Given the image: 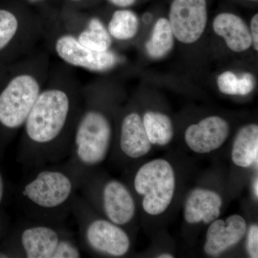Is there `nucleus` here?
<instances>
[{"label": "nucleus", "mask_w": 258, "mask_h": 258, "mask_svg": "<svg viewBox=\"0 0 258 258\" xmlns=\"http://www.w3.org/2000/svg\"><path fill=\"white\" fill-rule=\"evenodd\" d=\"M82 88L69 72L50 71L23 127L20 158L23 164L36 168L69 157Z\"/></svg>", "instance_id": "1"}, {"label": "nucleus", "mask_w": 258, "mask_h": 258, "mask_svg": "<svg viewBox=\"0 0 258 258\" xmlns=\"http://www.w3.org/2000/svg\"><path fill=\"white\" fill-rule=\"evenodd\" d=\"M35 169L20 186L24 212L30 220L63 224L71 214L81 176L66 162Z\"/></svg>", "instance_id": "2"}, {"label": "nucleus", "mask_w": 258, "mask_h": 258, "mask_svg": "<svg viewBox=\"0 0 258 258\" xmlns=\"http://www.w3.org/2000/svg\"><path fill=\"white\" fill-rule=\"evenodd\" d=\"M109 115L101 108L91 88H82V101L66 161L80 176L92 171L108 157L113 143Z\"/></svg>", "instance_id": "3"}, {"label": "nucleus", "mask_w": 258, "mask_h": 258, "mask_svg": "<svg viewBox=\"0 0 258 258\" xmlns=\"http://www.w3.org/2000/svg\"><path fill=\"white\" fill-rule=\"evenodd\" d=\"M47 52L35 50L23 57L0 91V125L5 130L23 128L50 75Z\"/></svg>", "instance_id": "4"}, {"label": "nucleus", "mask_w": 258, "mask_h": 258, "mask_svg": "<svg viewBox=\"0 0 258 258\" xmlns=\"http://www.w3.org/2000/svg\"><path fill=\"white\" fill-rule=\"evenodd\" d=\"M71 214L79 227L81 248L113 257H123L128 253L131 248L128 233L120 226L98 216L94 209L79 193L73 201Z\"/></svg>", "instance_id": "5"}, {"label": "nucleus", "mask_w": 258, "mask_h": 258, "mask_svg": "<svg viewBox=\"0 0 258 258\" xmlns=\"http://www.w3.org/2000/svg\"><path fill=\"white\" fill-rule=\"evenodd\" d=\"M79 192L92 208H98L105 218L115 225L123 227L135 217V200L121 181L108 179L99 185L91 172L85 173L80 179Z\"/></svg>", "instance_id": "6"}, {"label": "nucleus", "mask_w": 258, "mask_h": 258, "mask_svg": "<svg viewBox=\"0 0 258 258\" xmlns=\"http://www.w3.org/2000/svg\"><path fill=\"white\" fill-rule=\"evenodd\" d=\"M136 192L142 199V208L150 215L164 213L170 206L176 189L174 168L169 161L154 159L139 168L134 178Z\"/></svg>", "instance_id": "7"}, {"label": "nucleus", "mask_w": 258, "mask_h": 258, "mask_svg": "<svg viewBox=\"0 0 258 258\" xmlns=\"http://www.w3.org/2000/svg\"><path fill=\"white\" fill-rule=\"evenodd\" d=\"M30 221L23 223L16 232L14 257L53 258L60 241L72 234L63 224Z\"/></svg>", "instance_id": "8"}, {"label": "nucleus", "mask_w": 258, "mask_h": 258, "mask_svg": "<svg viewBox=\"0 0 258 258\" xmlns=\"http://www.w3.org/2000/svg\"><path fill=\"white\" fill-rule=\"evenodd\" d=\"M52 36L54 53L72 67L93 73H105L114 69L119 62V57L113 50L98 52L83 46L69 30L57 31Z\"/></svg>", "instance_id": "9"}, {"label": "nucleus", "mask_w": 258, "mask_h": 258, "mask_svg": "<svg viewBox=\"0 0 258 258\" xmlns=\"http://www.w3.org/2000/svg\"><path fill=\"white\" fill-rule=\"evenodd\" d=\"M207 0H173L169 22L174 37L183 44L195 43L208 25Z\"/></svg>", "instance_id": "10"}, {"label": "nucleus", "mask_w": 258, "mask_h": 258, "mask_svg": "<svg viewBox=\"0 0 258 258\" xmlns=\"http://www.w3.org/2000/svg\"><path fill=\"white\" fill-rule=\"evenodd\" d=\"M45 32V24L37 17L0 9V52L15 43L35 51Z\"/></svg>", "instance_id": "11"}, {"label": "nucleus", "mask_w": 258, "mask_h": 258, "mask_svg": "<svg viewBox=\"0 0 258 258\" xmlns=\"http://www.w3.org/2000/svg\"><path fill=\"white\" fill-rule=\"evenodd\" d=\"M230 134L228 122L218 115H211L198 123L189 125L185 131L184 140L187 147L198 154L216 151L225 144Z\"/></svg>", "instance_id": "12"}, {"label": "nucleus", "mask_w": 258, "mask_h": 258, "mask_svg": "<svg viewBox=\"0 0 258 258\" xmlns=\"http://www.w3.org/2000/svg\"><path fill=\"white\" fill-rule=\"evenodd\" d=\"M245 220L239 215H232L225 220H215L207 231L204 250L211 257L224 253L238 244L247 232Z\"/></svg>", "instance_id": "13"}, {"label": "nucleus", "mask_w": 258, "mask_h": 258, "mask_svg": "<svg viewBox=\"0 0 258 258\" xmlns=\"http://www.w3.org/2000/svg\"><path fill=\"white\" fill-rule=\"evenodd\" d=\"M118 147L123 155L133 159L144 157L152 149L142 117L137 112H129L122 118Z\"/></svg>", "instance_id": "14"}, {"label": "nucleus", "mask_w": 258, "mask_h": 258, "mask_svg": "<svg viewBox=\"0 0 258 258\" xmlns=\"http://www.w3.org/2000/svg\"><path fill=\"white\" fill-rule=\"evenodd\" d=\"M222 207V197L216 191L197 188L189 194L185 202V221L191 225L210 224L219 218Z\"/></svg>", "instance_id": "15"}, {"label": "nucleus", "mask_w": 258, "mask_h": 258, "mask_svg": "<svg viewBox=\"0 0 258 258\" xmlns=\"http://www.w3.org/2000/svg\"><path fill=\"white\" fill-rule=\"evenodd\" d=\"M212 28L218 36L225 40L226 45L235 52H242L252 46L249 27L240 17L233 13H222L213 20Z\"/></svg>", "instance_id": "16"}, {"label": "nucleus", "mask_w": 258, "mask_h": 258, "mask_svg": "<svg viewBox=\"0 0 258 258\" xmlns=\"http://www.w3.org/2000/svg\"><path fill=\"white\" fill-rule=\"evenodd\" d=\"M231 158L234 164L241 168L258 165V125H244L236 134Z\"/></svg>", "instance_id": "17"}, {"label": "nucleus", "mask_w": 258, "mask_h": 258, "mask_svg": "<svg viewBox=\"0 0 258 258\" xmlns=\"http://www.w3.org/2000/svg\"><path fill=\"white\" fill-rule=\"evenodd\" d=\"M75 36L83 46L98 52L111 50L112 37L106 25L96 17L88 19L84 25H79Z\"/></svg>", "instance_id": "18"}, {"label": "nucleus", "mask_w": 258, "mask_h": 258, "mask_svg": "<svg viewBox=\"0 0 258 258\" xmlns=\"http://www.w3.org/2000/svg\"><path fill=\"white\" fill-rule=\"evenodd\" d=\"M144 128L152 145H167L174 135V128L171 118L165 113L147 111L142 117Z\"/></svg>", "instance_id": "19"}, {"label": "nucleus", "mask_w": 258, "mask_h": 258, "mask_svg": "<svg viewBox=\"0 0 258 258\" xmlns=\"http://www.w3.org/2000/svg\"><path fill=\"white\" fill-rule=\"evenodd\" d=\"M174 35L169 20L159 18L146 42L145 49L148 55L154 59H160L167 55L174 45Z\"/></svg>", "instance_id": "20"}, {"label": "nucleus", "mask_w": 258, "mask_h": 258, "mask_svg": "<svg viewBox=\"0 0 258 258\" xmlns=\"http://www.w3.org/2000/svg\"><path fill=\"white\" fill-rule=\"evenodd\" d=\"M106 28L112 39L118 41H128L138 33V16L132 10L120 8L112 14Z\"/></svg>", "instance_id": "21"}, {"label": "nucleus", "mask_w": 258, "mask_h": 258, "mask_svg": "<svg viewBox=\"0 0 258 258\" xmlns=\"http://www.w3.org/2000/svg\"><path fill=\"white\" fill-rule=\"evenodd\" d=\"M217 87L220 92L229 96H244L255 88V78L251 73L237 76L230 71H225L217 77Z\"/></svg>", "instance_id": "22"}, {"label": "nucleus", "mask_w": 258, "mask_h": 258, "mask_svg": "<svg viewBox=\"0 0 258 258\" xmlns=\"http://www.w3.org/2000/svg\"><path fill=\"white\" fill-rule=\"evenodd\" d=\"M82 256L81 244L74 238L73 234H71L60 241L53 254V258H76Z\"/></svg>", "instance_id": "23"}, {"label": "nucleus", "mask_w": 258, "mask_h": 258, "mask_svg": "<svg viewBox=\"0 0 258 258\" xmlns=\"http://www.w3.org/2000/svg\"><path fill=\"white\" fill-rule=\"evenodd\" d=\"M247 233L246 248H247V253H248V255L250 257L257 258L258 226L257 224H253V225H250Z\"/></svg>", "instance_id": "24"}, {"label": "nucleus", "mask_w": 258, "mask_h": 258, "mask_svg": "<svg viewBox=\"0 0 258 258\" xmlns=\"http://www.w3.org/2000/svg\"><path fill=\"white\" fill-rule=\"evenodd\" d=\"M250 34L254 50L258 51V14L252 17L250 23Z\"/></svg>", "instance_id": "25"}, {"label": "nucleus", "mask_w": 258, "mask_h": 258, "mask_svg": "<svg viewBox=\"0 0 258 258\" xmlns=\"http://www.w3.org/2000/svg\"><path fill=\"white\" fill-rule=\"evenodd\" d=\"M110 3L119 8H128L135 4L137 0H108Z\"/></svg>", "instance_id": "26"}, {"label": "nucleus", "mask_w": 258, "mask_h": 258, "mask_svg": "<svg viewBox=\"0 0 258 258\" xmlns=\"http://www.w3.org/2000/svg\"><path fill=\"white\" fill-rule=\"evenodd\" d=\"M5 192V180L3 178V174L0 171V205L3 203V199H4Z\"/></svg>", "instance_id": "27"}, {"label": "nucleus", "mask_w": 258, "mask_h": 258, "mask_svg": "<svg viewBox=\"0 0 258 258\" xmlns=\"http://www.w3.org/2000/svg\"><path fill=\"white\" fill-rule=\"evenodd\" d=\"M252 189H253V193L254 198H256V200H257L258 198V179L257 176H256L255 179L254 180L253 182V186H252Z\"/></svg>", "instance_id": "28"}, {"label": "nucleus", "mask_w": 258, "mask_h": 258, "mask_svg": "<svg viewBox=\"0 0 258 258\" xmlns=\"http://www.w3.org/2000/svg\"><path fill=\"white\" fill-rule=\"evenodd\" d=\"M159 258H173L174 256L172 254L169 253H163L161 254L160 255L158 256Z\"/></svg>", "instance_id": "29"}, {"label": "nucleus", "mask_w": 258, "mask_h": 258, "mask_svg": "<svg viewBox=\"0 0 258 258\" xmlns=\"http://www.w3.org/2000/svg\"><path fill=\"white\" fill-rule=\"evenodd\" d=\"M24 1L28 2V3H32V4H35V3H42L45 0H24Z\"/></svg>", "instance_id": "30"}, {"label": "nucleus", "mask_w": 258, "mask_h": 258, "mask_svg": "<svg viewBox=\"0 0 258 258\" xmlns=\"http://www.w3.org/2000/svg\"><path fill=\"white\" fill-rule=\"evenodd\" d=\"M69 1L71 2V3H80V2H82L83 0H69Z\"/></svg>", "instance_id": "31"}, {"label": "nucleus", "mask_w": 258, "mask_h": 258, "mask_svg": "<svg viewBox=\"0 0 258 258\" xmlns=\"http://www.w3.org/2000/svg\"><path fill=\"white\" fill-rule=\"evenodd\" d=\"M251 1H257V0H251Z\"/></svg>", "instance_id": "32"}, {"label": "nucleus", "mask_w": 258, "mask_h": 258, "mask_svg": "<svg viewBox=\"0 0 258 258\" xmlns=\"http://www.w3.org/2000/svg\"><path fill=\"white\" fill-rule=\"evenodd\" d=\"M0 230H1V224H0Z\"/></svg>", "instance_id": "33"}]
</instances>
